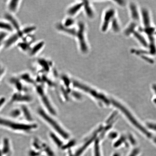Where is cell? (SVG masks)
<instances>
[{"mask_svg":"<svg viewBox=\"0 0 156 156\" xmlns=\"http://www.w3.org/2000/svg\"><path fill=\"white\" fill-rule=\"evenodd\" d=\"M4 19L6 20L11 24L15 32L20 31L22 26L16 15L6 12L4 14Z\"/></svg>","mask_w":156,"mask_h":156,"instance_id":"cell-4","label":"cell"},{"mask_svg":"<svg viewBox=\"0 0 156 156\" xmlns=\"http://www.w3.org/2000/svg\"><path fill=\"white\" fill-rule=\"evenodd\" d=\"M9 82L18 91V92H21L23 89V85L22 81L18 76H14L11 77L10 78Z\"/></svg>","mask_w":156,"mask_h":156,"instance_id":"cell-10","label":"cell"},{"mask_svg":"<svg viewBox=\"0 0 156 156\" xmlns=\"http://www.w3.org/2000/svg\"><path fill=\"white\" fill-rule=\"evenodd\" d=\"M9 34L7 33L0 31V52L2 49H4V43Z\"/></svg>","mask_w":156,"mask_h":156,"instance_id":"cell-19","label":"cell"},{"mask_svg":"<svg viewBox=\"0 0 156 156\" xmlns=\"http://www.w3.org/2000/svg\"><path fill=\"white\" fill-rule=\"evenodd\" d=\"M18 77L22 81H24L27 83L32 84L34 83V80L29 73L27 72L22 73V74H20Z\"/></svg>","mask_w":156,"mask_h":156,"instance_id":"cell-17","label":"cell"},{"mask_svg":"<svg viewBox=\"0 0 156 156\" xmlns=\"http://www.w3.org/2000/svg\"><path fill=\"white\" fill-rule=\"evenodd\" d=\"M6 72V67L3 64L0 63V81L5 75Z\"/></svg>","mask_w":156,"mask_h":156,"instance_id":"cell-21","label":"cell"},{"mask_svg":"<svg viewBox=\"0 0 156 156\" xmlns=\"http://www.w3.org/2000/svg\"><path fill=\"white\" fill-rule=\"evenodd\" d=\"M114 156H119L118 155V154H115L114 155Z\"/></svg>","mask_w":156,"mask_h":156,"instance_id":"cell-25","label":"cell"},{"mask_svg":"<svg viewBox=\"0 0 156 156\" xmlns=\"http://www.w3.org/2000/svg\"><path fill=\"white\" fill-rule=\"evenodd\" d=\"M36 61L37 65L41 67L43 70L46 71L49 70L50 65H49L50 63L48 60L44 58H40L37 59Z\"/></svg>","mask_w":156,"mask_h":156,"instance_id":"cell-15","label":"cell"},{"mask_svg":"<svg viewBox=\"0 0 156 156\" xmlns=\"http://www.w3.org/2000/svg\"><path fill=\"white\" fill-rule=\"evenodd\" d=\"M22 115V112L21 108H15L10 113L12 119H17L19 118Z\"/></svg>","mask_w":156,"mask_h":156,"instance_id":"cell-20","label":"cell"},{"mask_svg":"<svg viewBox=\"0 0 156 156\" xmlns=\"http://www.w3.org/2000/svg\"><path fill=\"white\" fill-rule=\"evenodd\" d=\"M0 126L5 127L16 131L30 132L37 128V125L33 123L18 122L14 120L0 116Z\"/></svg>","mask_w":156,"mask_h":156,"instance_id":"cell-1","label":"cell"},{"mask_svg":"<svg viewBox=\"0 0 156 156\" xmlns=\"http://www.w3.org/2000/svg\"><path fill=\"white\" fill-rule=\"evenodd\" d=\"M86 15L88 18H93L95 16V12H94L92 7L89 3L84 2V7Z\"/></svg>","mask_w":156,"mask_h":156,"instance_id":"cell-16","label":"cell"},{"mask_svg":"<svg viewBox=\"0 0 156 156\" xmlns=\"http://www.w3.org/2000/svg\"><path fill=\"white\" fill-rule=\"evenodd\" d=\"M0 31L9 34L15 32L12 25L5 19H0Z\"/></svg>","mask_w":156,"mask_h":156,"instance_id":"cell-9","label":"cell"},{"mask_svg":"<svg viewBox=\"0 0 156 156\" xmlns=\"http://www.w3.org/2000/svg\"><path fill=\"white\" fill-rule=\"evenodd\" d=\"M32 44L29 43L22 40H21L17 44L16 46L21 52L28 55Z\"/></svg>","mask_w":156,"mask_h":156,"instance_id":"cell-13","label":"cell"},{"mask_svg":"<svg viewBox=\"0 0 156 156\" xmlns=\"http://www.w3.org/2000/svg\"><path fill=\"white\" fill-rule=\"evenodd\" d=\"M6 102V98L4 97L0 98V109L2 108Z\"/></svg>","mask_w":156,"mask_h":156,"instance_id":"cell-23","label":"cell"},{"mask_svg":"<svg viewBox=\"0 0 156 156\" xmlns=\"http://www.w3.org/2000/svg\"><path fill=\"white\" fill-rule=\"evenodd\" d=\"M137 154V153L136 152H134V153H133V154H132L130 156H135Z\"/></svg>","mask_w":156,"mask_h":156,"instance_id":"cell-24","label":"cell"},{"mask_svg":"<svg viewBox=\"0 0 156 156\" xmlns=\"http://www.w3.org/2000/svg\"><path fill=\"white\" fill-rule=\"evenodd\" d=\"M22 1L21 0H8L6 1V12L16 15L19 11Z\"/></svg>","mask_w":156,"mask_h":156,"instance_id":"cell-5","label":"cell"},{"mask_svg":"<svg viewBox=\"0 0 156 156\" xmlns=\"http://www.w3.org/2000/svg\"><path fill=\"white\" fill-rule=\"evenodd\" d=\"M18 92L14 94L11 98L10 102H29L32 101V98L29 95H24Z\"/></svg>","mask_w":156,"mask_h":156,"instance_id":"cell-8","label":"cell"},{"mask_svg":"<svg viewBox=\"0 0 156 156\" xmlns=\"http://www.w3.org/2000/svg\"><path fill=\"white\" fill-rule=\"evenodd\" d=\"M95 144V156H101L98 144Z\"/></svg>","mask_w":156,"mask_h":156,"instance_id":"cell-22","label":"cell"},{"mask_svg":"<svg viewBox=\"0 0 156 156\" xmlns=\"http://www.w3.org/2000/svg\"><path fill=\"white\" fill-rule=\"evenodd\" d=\"M22 115L24 118L26 120L27 122L29 123H32L33 118L32 114H31L29 109L25 105H22L21 107Z\"/></svg>","mask_w":156,"mask_h":156,"instance_id":"cell-14","label":"cell"},{"mask_svg":"<svg viewBox=\"0 0 156 156\" xmlns=\"http://www.w3.org/2000/svg\"><path fill=\"white\" fill-rule=\"evenodd\" d=\"M38 112L39 114H40V115L41 116H42L44 119L48 121L50 124L51 125H52L53 126L55 127L56 129L57 130H58L59 131L60 133H61V134H62V135L64 136V137H66H66H67L66 135V134H64V133L63 132V131L61 130V129L59 128H58L59 127L58 126L56 125V124H55V122H54V121H53V120L52 119H51V118H50V117L48 116V115H47V114H46L43 110L41 109H39L38 110Z\"/></svg>","mask_w":156,"mask_h":156,"instance_id":"cell-11","label":"cell"},{"mask_svg":"<svg viewBox=\"0 0 156 156\" xmlns=\"http://www.w3.org/2000/svg\"><path fill=\"white\" fill-rule=\"evenodd\" d=\"M84 2L76 3L75 4L71 5L67 9V14L70 17H73L76 15L80 12L81 9L83 8Z\"/></svg>","mask_w":156,"mask_h":156,"instance_id":"cell-7","label":"cell"},{"mask_svg":"<svg viewBox=\"0 0 156 156\" xmlns=\"http://www.w3.org/2000/svg\"><path fill=\"white\" fill-rule=\"evenodd\" d=\"M23 37L20 31L9 34L5 39L4 49L8 50L13 48Z\"/></svg>","mask_w":156,"mask_h":156,"instance_id":"cell-3","label":"cell"},{"mask_svg":"<svg viewBox=\"0 0 156 156\" xmlns=\"http://www.w3.org/2000/svg\"><path fill=\"white\" fill-rule=\"evenodd\" d=\"M45 43L43 40L34 42L31 46V49L28 55L31 58L37 57L43 50Z\"/></svg>","mask_w":156,"mask_h":156,"instance_id":"cell-6","label":"cell"},{"mask_svg":"<svg viewBox=\"0 0 156 156\" xmlns=\"http://www.w3.org/2000/svg\"><path fill=\"white\" fill-rule=\"evenodd\" d=\"M2 143L3 153L5 154H8L11 150L10 143L9 139L7 137H5L3 140Z\"/></svg>","mask_w":156,"mask_h":156,"instance_id":"cell-18","label":"cell"},{"mask_svg":"<svg viewBox=\"0 0 156 156\" xmlns=\"http://www.w3.org/2000/svg\"><path fill=\"white\" fill-rule=\"evenodd\" d=\"M79 23L78 29L77 30L75 35L77 34L76 37L81 51L83 53H86L88 51V46L87 42L85 26L84 23L80 22Z\"/></svg>","mask_w":156,"mask_h":156,"instance_id":"cell-2","label":"cell"},{"mask_svg":"<svg viewBox=\"0 0 156 156\" xmlns=\"http://www.w3.org/2000/svg\"><path fill=\"white\" fill-rule=\"evenodd\" d=\"M37 30L36 26L33 24H29L22 26L20 31L24 37L27 35H33Z\"/></svg>","mask_w":156,"mask_h":156,"instance_id":"cell-12","label":"cell"}]
</instances>
